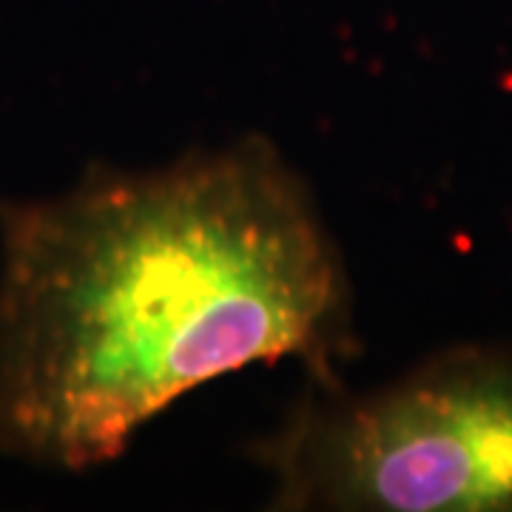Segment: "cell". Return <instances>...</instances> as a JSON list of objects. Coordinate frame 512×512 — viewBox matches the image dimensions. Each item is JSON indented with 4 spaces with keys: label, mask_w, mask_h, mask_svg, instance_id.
<instances>
[{
    "label": "cell",
    "mask_w": 512,
    "mask_h": 512,
    "mask_svg": "<svg viewBox=\"0 0 512 512\" xmlns=\"http://www.w3.org/2000/svg\"><path fill=\"white\" fill-rule=\"evenodd\" d=\"M353 342L342 254L265 137L0 205L3 458L100 467L242 367L302 359L339 384Z\"/></svg>",
    "instance_id": "6da1fadb"
},
{
    "label": "cell",
    "mask_w": 512,
    "mask_h": 512,
    "mask_svg": "<svg viewBox=\"0 0 512 512\" xmlns=\"http://www.w3.org/2000/svg\"><path fill=\"white\" fill-rule=\"evenodd\" d=\"M256 456L282 510H512V365L464 359L367 396L316 384Z\"/></svg>",
    "instance_id": "7a4b0ae2"
}]
</instances>
